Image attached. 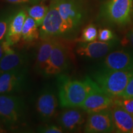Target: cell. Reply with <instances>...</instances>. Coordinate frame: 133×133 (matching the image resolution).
Returning a JSON list of instances; mask_svg holds the SVG:
<instances>
[{
  "instance_id": "1",
  "label": "cell",
  "mask_w": 133,
  "mask_h": 133,
  "mask_svg": "<svg viewBox=\"0 0 133 133\" xmlns=\"http://www.w3.org/2000/svg\"><path fill=\"white\" fill-rule=\"evenodd\" d=\"M100 89L97 83L89 76L81 81L61 76L59 85L60 105L63 108L80 107L89 94Z\"/></svg>"
},
{
  "instance_id": "2",
  "label": "cell",
  "mask_w": 133,
  "mask_h": 133,
  "mask_svg": "<svg viewBox=\"0 0 133 133\" xmlns=\"http://www.w3.org/2000/svg\"><path fill=\"white\" fill-rule=\"evenodd\" d=\"M133 70H112L100 67L92 74V78L101 89L113 98L119 97L125 89Z\"/></svg>"
},
{
  "instance_id": "3",
  "label": "cell",
  "mask_w": 133,
  "mask_h": 133,
  "mask_svg": "<svg viewBox=\"0 0 133 133\" xmlns=\"http://www.w3.org/2000/svg\"><path fill=\"white\" fill-rule=\"evenodd\" d=\"M65 25L67 36L74 34L84 22L86 9L82 0H55Z\"/></svg>"
},
{
  "instance_id": "4",
  "label": "cell",
  "mask_w": 133,
  "mask_h": 133,
  "mask_svg": "<svg viewBox=\"0 0 133 133\" xmlns=\"http://www.w3.org/2000/svg\"><path fill=\"white\" fill-rule=\"evenodd\" d=\"M132 0H108L101 10L102 17L108 24L124 26L132 17Z\"/></svg>"
},
{
  "instance_id": "5",
  "label": "cell",
  "mask_w": 133,
  "mask_h": 133,
  "mask_svg": "<svg viewBox=\"0 0 133 133\" xmlns=\"http://www.w3.org/2000/svg\"><path fill=\"white\" fill-rule=\"evenodd\" d=\"M25 105L21 97L10 94H0V118L8 126L14 128L23 121Z\"/></svg>"
},
{
  "instance_id": "6",
  "label": "cell",
  "mask_w": 133,
  "mask_h": 133,
  "mask_svg": "<svg viewBox=\"0 0 133 133\" xmlns=\"http://www.w3.org/2000/svg\"><path fill=\"white\" fill-rule=\"evenodd\" d=\"M59 36H67V31L58 10L57 3L52 0L39 29V38L42 40L55 39Z\"/></svg>"
},
{
  "instance_id": "7",
  "label": "cell",
  "mask_w": 133,
  "mask_h": 133,
  "mask_svg": "<svg viewBox=\"0 0 133 133\" xmlns=\"http://www.w3.org/2000/svg\"><path fill=\"white\" fill-rule=\"evenodd\" d=\"M70 62L69 48L56 39L43 75L52 76L62 74L69 66Z\"/></svg>"
},
{
  "instance_id": "8",
  "label": "cell",
  "mask_w": 133,
  "mask_h": 133,
  "mask_svg": "<svg viewBox=\"0 0 133 133\" xmlns=\"http://www.w3.org/2000/svg\"><path fill=\"white\" fill-rule=\"evenodd\" d=\"M117 37L109 41H94L89 43H81L76 48V52L79 56L89 59H99L105 57L112 50L118 46Z\"/></svg>"
},
{
  "instance_id": "9",
  "label": "cell",
  "mask_w": 133,
  "mask_h": 133,
  "mask_svg": "<svg viewBox=\"0 0 133 133\" xmlns=\"http://www.w3.org/2000/svg\"><path fill=\"white\" fill-rule=\"evenodd\" d=\"M27 67L6 71L0 74V94L18 92L25 86Z\"/></svg>"
},
{
  "instance_id": "10",
  "label": "cell",
  "mask_w": 133,
  "mask_h": 133,
  "mask_svg": "<svg viewBox=\"0 0 133 133\" xmlns=\"http://www.w3.org/2000/svg\"><path fill=\"white\" fill-rule=\"evenodd\" d=\"M100 67L112 70H133V52L127 48L111 51Z\"/></svg>"
},
{
  "instance_id": "11",
  "label": "cell",
  "mask_w": 133,
  "mask_h": 133,
  "mask_svg": "<svg viewBox=\"0 0 133 133\" xmlns=\"http://www.w3.org/2000/svg\"><path fill=\"white\" fill-rule=\"evenodd\" d=\"M115 131L110 109L89 114L85 126L84 132L88 133H107Z\"/></svg>"
},
{
  "instance_id": "12",
  "label": "cell",
  "mask_w": 133,
  "mask_h": 133,
  "mask_svg": "<svg viewBox=\"0 0 133 133\" xmlns=\"http://www.w3.org/2000/svg\"><path fill=\"white\" fill-rule=\"evenodd\" d=\"M114 105V98L106 94L102 89L88 96L80 108L88 114L110 109Z\"/></svg>"
},
{
  "instance_id": "13",
  "label": "cell",
  "mask_w": 133,
  "mask_h": 133,
  "mask_svg": "<svg viewBox=\"0 0 133 133\" xmlns=\"http://www.w3.org/2000/svg\"><path fill=\"white\" fill-rule=\"evenodd\" d=\"M58 105V101L56 94L52 90L46 89L39 94L36 107L40 118L47 121L54 116Z\"/></svg>"
},
{
  "instance_id": "14",
  "label": "cell",
  "mask_w": 133,
  "mask_h": 133,
  "mask_svg": "<svg viewBox=\"0 0 133 133\" xmlns=\"http://www.w3.org/2000/svg\"><path fill=\"white\" fill-rule=\"evenodd\" d=\"M57 121L63 129L72 132L81 128L85 122V117L83 112L75 109H71L61 113L58 117Z\"/></svg>"
},
{
  "instance_id": "15",
  "label": "cell",
  "mask_w": 133,
  "mask_h": 133,
  "mask_svg": "<svg viewBox=\"0 0 133 133\" xmlns=\"http://www.w3.org/2000/svg\"><path fill=\"white\" fill-rule=\"evenodd\" d=\"M110 110L115 132L131 133L133 129V116L118 105L114 104Z\"/></svg>"
},
{
  "instance_id": "16",
  "label": "cell",
  "mask_w": 133,
  "mask_h": 133,
  "mask_svg": "<svg viewBox=\"0 0 133 133\" xmlns=\"http://www.w3.org/2000/svg\"><path fill=\"white\" fill-rule=\"evenodd\" d=\"M26 17L27 12L24 10H21L13 14L5 36V40L11 46L14 45L21 40L23 25Z\"/></svg>"
},
{
  "instance_id": "17",
  "label": "cell",
  "mask_w": 133,
  "mask_h": 133,
  "mask_svg": "<svg viewBox=\"0 0 133 133\" xmlns=\"http://www.w3.org/2000/svg\"><path fill=\"white\" fill-rule=\"evenodd\" d=\"M28 56L20 52L6 53L0 60V74L21 68L27 67Z\"/></svg>"
},
{
  "instance_id": "18",
  "label": "cell",
  "mask_w": 133,
  "mask_h": 133,
  "mask_svg": "<svg viewBox=\"0 0 133 133\" xmlns=\"http://www.w3.org/2000/svg\"><path fill=\"white\" fill-rule=\"evenodd\" d=\"M56 39H42L39 43L35 61V69L39 74L43 75L45 70Z\"/></svg>"
},
{
  "instance_id": "19",
  "label": "cell",
  "mask_w": 133,
  "mask_h": 133,
  "mask_svg": "<svg viewBox=\"0 0 133 133\" xmlns=\"http://www.w3.org/2000/svg\"><path fill=\"white\" fill-rule=\"evenodd\" d=\"M38 26L31 17H26L22 31V39L25 43H30L37 40L39 38Z\"/></svg>"
},
{
  "instance_id": "20",
  "label": "cell",
  "mask_w": 133,
  "mask_h": 133,
  "mask_svg": "<svg viewBox=\"0 0 133 133\" xmlns=\"http://www.w3.org/2000/svg\"><path fill=\"white\" fill-rule=\"evenodd\" d=\"M49 10V7L44 3H41L40 4L34 5L27 9V14L29 16L34 19L38 26H41L43 21L47 14Z\"/></svg>"
},
{
  "instance_id": "21",
  "label": "cell",
  "mask_w": 133,
  "mask_h": 133,
  "mask_svg": "<svg viewBox=\"0 0 133 133\" xmlns=\"http://www.w3.org/2000/svg\"><path fill=\"white\" fill-rule=\"evenodd\" d=\"M98 37V30L94 24H89L83 30L81 35L76 41L79 43H89L95 41Z\"/></svg>"
},
{
  "instance_id": "22",
  "label": "cell",
  "mask_w": 133,
  "mask_h": 133,
  "mask_svg": "<svg viewBox=\"0 0 133 133\" xmlns=\"http://www.w3.org/2000/svg\"><path fill=\"white\" fill-rule=\"evenodd\" d=\"M12 16L13 14L8 13L0 16V41L6 36Z\"/></svg>"
},
{
  "instance_id": "23",
  "label": "cell",
  "mask_w": 133,
  "mask_h": 133,
  "mask_svg": "<svg viewBox=\"0 0 133 133\" xmlns=\"http://www.w3.org/2000/svg\"><path fill=\"white\" fill-rule=\"evenodd\" d=\"M114 104L118 105L133 116V98H114Z\"/></svg>"
},
{
  "instance_id": "24",
  "label": "cell",
  "mask_w": 133,
  "mask_h": 133,
  "mask_svg": "<svg viewBox=\"0 0 133 133\" xmlns=\"http://www.w3.org/2000/svg\"><path fill=\"white\" fill-rule=\"evenodd\" d=\"M116 38L114 32L109 29H99L98 31V37L99 40L102 41H109Z\"/></svg>"
},
{
  "instance_id": "25",
  "label": "cell",
  "mask_w": 133,
  "mask_h": 133,
  "mask_svg": "<svg viewBox=\"0 0 133 133\" xmlns=\"http://www.w3.org/2000/svg\"><path fill=\"white\" fill-rule=\"evenodd\" d=\"M38 131L43 133H62L64 132V129L60 126H56L54 124H46L41 127Z\"/></svg>"
},
{
  "instance_id": "26",
  "label": "cell",
  "mask_w": 133,
  "mask_h": 133,
  "mask_svg": "<svg viewBox=\"0 0 133 133\" xmlns=\"http://www.w3.org/2000/svg\"><path fill=\"white\" fill-rule=\"evenodd\" d=\"M119 97L124 99L133 98V74L129 79L124 91Z\"/></svg>"
},
{
  "instance_id": "27",
  "label": "cell",
  "mask_w": 133,
  "mask_h": 133,
  "mask_svg": "<svg viewBox=\"0 0 133 133\" xmlns=\"http://www.w3.org/2000/svg\"><path fill=\"white\" fill-rule=\"evenodd\" d=\"M122 43L124 47L130 50L133 52V28L128 31L124 36Z\"/></svg>"
},
{
  "instance_id": "28",
  "label": "cell",
  "mask_w": 133,
  "mask_h": 133,
  "mask_svg": "<svg viewBox=\"0 0 133 133\" xmlns=\"http://www.w3.org/2000/svg\"><path fill=\"white\" fill-rule=\"evenodd\" d=\"M6 1L12 4H22V3H33L37 2L38 0H6Z\"/></svg>"
},
{
  "instance_id": "29",
  "label": "cell",
  "mask_w": 133,
  "mask_h": 133,
  "mask_svg": "<svg viewBox=\"0 0 133 133\" xmlns=\"http://www.w3.org/2000/svg\"><path fill=\"white\" fill-rule=\"evenodd\" d=\"M0 41V60H1V59L3 57V56H4V49H3V41Z\"/></svg>"
},
{
  "instance_id": "30",
  "label": "cell",
  "mask_w": 133,
  "mask_h": 133,
  "mask_svg": "<svg viewBox=\"0 0 133 133\" xmlns=\"http://www.w3.org/2000/svg\"><path fill=\"white\" fill-rule=\"evenodd\" d=\"M3 132H6V131L5 130L2 126H1V124H0V133H3Z\"/></svg>"
},
{
  "instance_id": "31",
  "label": "cell",
  "mask_w": 133,
  "mask_h": 133,
  "mask_svg": "<svg viewBox=\"0 0 133 133\" xmlns=\"http://www.w3.org/2000/svg\"><path fill=\"white\" fill-rule=\"evenodd\" d=\"M132 19H133V8H132Z\"/></svg>"
},
{
  "instance_id": "32",
  "label": "cell",
  "mask_w": 133,
  "mask_h": 133,
  "mask_svg": "<svg viewBox=\"0 0 133 133\" xmlns=\"http://www.w3.org/2000/svg\"><path fill=\"white\" fill-rule=\"evenodd\" d=\"M131 133H133V129H132V131H131Z\"/></svg>"
},
{
  "instance_id": "33",
  "label": "cell",
  "mask_w": 133,
  "mask_h": 133,
  "mask_svg": "<svg viewBox=\"0 0 133 133\" xmlns=\"http://www.w3.org/2000/svg\"></svg>"
}]
</instances>
